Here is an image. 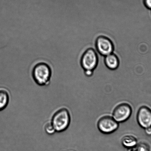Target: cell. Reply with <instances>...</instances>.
<instances>
[{
  "label": "cell",
  "instance_id": "cell-1",
  "mask_svg": "<svg viewBox=\"0 0 151 151\" xmlns=\"http://www.w3.org/2000/svg\"><path fill=\"white\" fill-rule=\"evenodd\" d=\"M71 117L69 109L65 107L58 109L53 114L50 121L56 132L61 133L66 131L70 125Z\"/></svg>",
  "mask_w": 151,
  "mask_h": 151
},
{
  "label": "cell",
  "instance_id": "cell-2",
  "mask_svg": "<svg viewBox=\"0 0 151 151\" xmlns=\"http://www.w3.org/2000/svg\"><path fill=\"white\" fill-rule=\"evenodd\" d=\"M32 76L38 85L41 86H48L50 83L52 76L51 68L47 63H38L33 69Z\"/></svg>",
  "mask_w": 151,
  "mask_h": 151
},
{
  "label": "cell",
  "instance_id": "cell-3",
  "mask_svg": "<svg viewBox=\"0 0 151 151\" xmlns=\"http://www.w3.org/2000/svg\"><path fill=\"white\" fill-rule=\"evenodd\" d=\"M97 127L99 131L103 134H112L118 129L119 123L112 116L106 115L102 116L97 122Z\"/></svg>",
  "mask_w": 151,
  "mask_h": 151
},
{
  "label": "cell",
  "instance_id": "cell-4",
  "mask_svg": "<svg viewBox=\"0 0 151 151\" xmlns=\"http://www.w3.org/2000/svg\"><path fill=\"white\" fill-rule=\"evenodd\" d=\"M98 63L97 53L92 48L86 51L81 58V65L85 70L94 71L97 68Z\"/></svg>",
  "mask_w": 151,
  "mask_h": 151
},
{
  "label": "cell",
  "instance_id": "cell-5",
  "mask_svg": "<svg viewBox=\"0 0 151 151\" xmlns=\"http://www.w3.org/2000/svg\"><path fill=\"white\" fill-rule=\"evenodd\" d=\"M132 112V108L129 104L121 103L114 109L112 117L119 123L125 122L129 119Z\"/></svg>",
  "mask_w": 151,
  "mask_h": 151
},
{
  "label": "cell",
  "instance_id": "cell-6",
  "mask_svg": "<svg viewBox=\"0 0 151 151\" xmlns=\"http://www.w3.org/2000/svg\"><path fill=\"white\" fill-rule=\"evenodd\" d=\"M96 47L98 52L103 57H106L113 53V43L110 39L105 37L100 36L97 38Z\"/></svg>",
  "mask_w": 151,
  "mask_h": 151
},
{
  "label": "cell",
  "instance_id": "cell-7",
  "mask_svg": "<svg viewBox=\"0 0 151 151\" xmlns=\"http://www.w3.org/2000/svg\"><path fill=\"white\" fill-rule=\"evenodd\" d=\"M137 120L140 126L147 129L151 127V109L143 106L139 109L137 114Z\"/></svg>",
  "mask_w": 151,
  "mask_h": 151
},
{
  "label": "cell",
  "instance_id": "cell-8",
  "mask_svg": "<svg viewBox=\"0 0 151 151\" xmlns=\"http://www.w3.org/2000/svg\"><path fill=\"white\" fill-rule=\"evenodd\" d=\"M105 63L106 67L111 70H116L119 65V59L113 53L105 57Z\"/></svg>",
  "mask_w": 151,
  "mask_h": 151
},
{
  "label": "cell",
  "instance_id": "cell-9",
  "mask_svg": "<svg viewBox=\"0 0 151 151\" xmlns=\"http://www.w3.org/2000/svg\"><path fill=\"white\" fill-rule=\"evenodd\" d=\"M10 100V94L5 88H0V111L4 110L8 106Z\"/></svg>",
  "mask_w": 151,
  "mask_h": 151
},
{
  "label": "cell",
  "instance_id": "cell-10",
  "mask_svg": "<svg viewBox=\"0 0 151 151\" xmlns=\"http://www.w3.org/2000/svg\"><path fill=\"white\" fill-rule=\"evenodd\" d=\"M123 145L127 147H132L137 145V139L131 135H126L123 137L122 140Z\"/></svg>",
  "mask_w": 151,
  "mask_h": 151
},
{
  "label": "cell",
  "instance_id": "cell-11",
  "mask_svg": "<svg viewBox=\"0 0 151 151\" xmlns=\"http://www.w3.org/2000/svg\"><path fill=\"white\" fill-rule=\"evenodd\" d=\"M44 129L45 132L49 135H51L56 132L55 130L50 121L46 123L44 125Z\"/></svg>",
  "mask_w": 151,
  "mask_h": 151
},
{
  "label": "cell",
  "instance_id": "cell-12",
  "mask_svg": "<svg viewBox=\"0 0 151 151\" xmlns=\"http://www.w3.org/2000/svg\"><path fill=\"white\" fill-rule=\"evenodd\" d=\"M149 147L146 143H140L137 146V151H149Z\"/></svg>",
  "mask_w": 151,
  "mask_h": 151
},
{
  "label": "cell",
  "instance_id": "cell-13",
  "mask_svg": "<svg viewBox=\"0 0 151 151\" xmlns=\"http://www.w3.org/2000/svg\"><path fill=\"white\" fill-rule=\"evenodd\" d=\"M143 3L146 8L151 10V0H143Z\"/></svg>",
  "mask_w": 151,
  "mask_h": 151
},
{
  "label": "cell",
  "instance_id": "cell-14",
  "mask_svg": "<svg viewBox=\"0 0 151 151\" xmlns=\"http://www.w3.org/2000/svg\"><path fill=\"white\" fill-rule=\"evenodd\" d=\"M146 132L148 135H151V127L146 129Z\"/></svg>",
  "mask_w": 151,
  "mask_h": 151
}]
</instances>
